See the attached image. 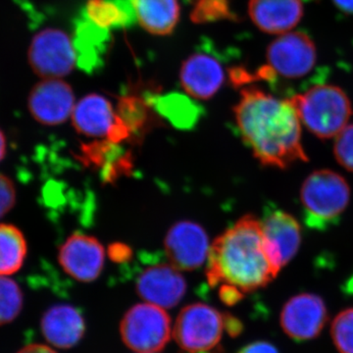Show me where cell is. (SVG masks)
<instances>
[{
	"label": "cell",
	"mask_w": 353,
	"mask_h": 353,
	"mask_svg": "<svg viewBox=\"0 0 353 353\" xmlns=\"http://www.w3.org/2000/svg\"><path fill=\"white\" fill-rule=\"evenodd\" d=\"M331 336L339 353H353V307L341 311L334 318Z\"/></svg>",
	"instance_id": "484cf974"
},
{
	"label": "cell",
	"mask_w": 353,
	"mask_h": 353,
	"mask_svg": "<svg viewBox=\"0 0 353 353\" xmlns=\"http://www.w3.org/2000/svg\"><path fill=\"white\" fill-rule=\"evenodd\" d=\"M17 353H57L52 348L48 347V345H27V347H23L22 350H19Z\"/></svg>",
	"instance_id": "1f68e13d"
},
{
	"label": "cell",
	"mask_w": 353,
	"mask_h": 353,
	"mask_svg": "<svg viewBox=\"0 0 353 353\" xmlns=\"http://www.w3.org/2000/svg\"><path fill=\"white\" fill-rule=\"evenodd\" d=\"M179 271L171 264L148 267L137 281V292L146 303L164 309L175 307L187 292V282Z\"/></svg>",
	"instance_id": "4fadbf2b"
},
{
	"label": "cell",
	"mask_w": 353,
	"mask_h": 353,
	"mask_svg": "<svg viewBox=\"0 0 353 353\" xmlns=\"http://www.w3.org/2000/svg\"><path fill=\"white\" fill-rule=\"evenodd\" d=\"M180 80L188 94L204 101L214 97L222 88L224 69L212 55L194 53L183 62Z\"/></svg>",
	"instance_id": "2e32d148"
},
{
	"label": "cell",
	"mask_w": 353,
	"mask_h": 353,
	"mask_svg": "<svg viewBox=\"0 0 353 353\" xmlns=\"http://www.w3.org/2000/svg\"><path fill=\"white\" fill-rule=\"evenodd\" d=\"M120 334L134 352H161L171 339V319L164 308L148 303L137 304L123 317Z\"/></svg>",
	"instance_id": "5b68a950"
},
{
	"label": "cell",
	"mask_w": 353,
	"mask_h": 353,
	"mask_svg": "<svg viewBox=\"0 0 353 353\" xmlns=\"http://www.w3.org/2000/svg\"><path fill=\"white\" fill-rule=\"evenodd\" d=\"M334 153L338 163L353 173V124H348L334 138Z\"/></svg>",
	"instance_id": "83f0119b"
},
{
	"label": "cell",
	"mask_w": 353,
	"mask_h": 353,
	"mask_svg": "<svg viewBox=\"0 0 353 353\" xmlns=\"http://www.w3.org/2000/svg\"><path fill=\"white\" fill-rule=\"evenodd\" d=\"M7 153V139L6 134L0 129V162L4 159Z\"/></svg>",
	"instance_id": "836d02e7"
},
{
	"label": "cell",
	"mask_w": 353,
	"mask_h": 353,
	"mask_svg": "<svg viewBox=\"0 0 353 353\" xmlns=\"http://www.w3.org/2000/svg\"><path fill=\"white\" fill-rule=\"evenodd\" d=\"M111 30L92 22L83 10L75 23L73 44L77 65L88 74L102 69L110 50Z\"/></svg>",
	"instance_id": "9a60e30c"
},
{
	"label": "cell",
	"mask_w": 353,
	"mask_h": 353,
	"mask_svg": "<svg viewBox=\"0 0 353 353\" xmlns=\"http://www.w3.org/2000/svg\"><path fill=\"white\" fill-rule=\"evenodd\" d=\"M75 108L71 85L59 79H43L28 97L32 117L44 126H57L68 119Z\"/></svg>",
	"instance_id": "30bf717a"
},
{
	"label": "cell",
	"mask_w": 353,
	"mask_h": 353,
	"mask_svg": "<svg viewBox=\"0 0 353 353\" xmlns=\"http://www.w3.org/2000/svg\"><path fill=\"white\" fill-rule=\"evenodd\" d=\"M352 192L343 176L329 169L310 174L301 190V201L309 226H329L347 208Z\"/></svg>",
	"instance_id": "277c9868"
},
{
	"label": "cell",
	"mask_w": 353,
	"mask_h": 353,
	"mask_svg": "<svg viewBox=\"0 0 353 353\" xmlns=\"http://www.w3.org/2000/svg\"><path fill=\"white\" fill-rule=\"evenodd\" d=\"M241 138L260 164L287 169L307 161L303 124L290 99H278L256 87L243 88L234 108Z\"/></svg>",
	"instance_id": "6da1fadb"
},
{
	"label": "cell",
	"mask_w": 353,
	"mask_h": 353,
	"mask_svg": "<svg viewBox=\"0 0 353 353\" xmlns=\"http://www.w3.org/2000/svg\"><path fill=\"white\" fill-rule=\"evenodd\" d=\"M272 261L280 272L296 257L301 245V227L290 213L276 210L261 220Z\"/></svg>",
	"instance_id": "5bb4252c"
},
{
	"label": "cell",
	"mask_w": 353,
	"mask_h": 353,
	"mask_svg": "<svg viewBox=\"0 0 353 353\" xmlns=\"http://www.w3.org/2000/svg\"><path fill=\"white\" fill-rule=\"evenodd\" d=\"M165 252L172 266L178 270L199 269L208 259V234L201 226L190 221L174 225L165 238Z\"/></svg>",
	"instance_id": "8fae6325"
},
{
	"label": "cell",
	"mask_w": 353,
	"mask_h": 353,
	"mask_svg": "<svg viewBox=\"0 0 353 353\" xmlns=\"http://www.w3.org/2000/svg\"><path fill=\"white\" fill-rule=\"evenodd\" d=\"M208 259L209 284L243 294L266 287L280 273L272 261L261 220L253 215L243 216L215 239Z\"/></svg>",
	"instance_id": "7a4b0ae2"
},
{
	"label": "cell",
	"mask_w": 353,
	"mask_h": 353,
	"mask_svg": "<svg viewBox=\"0 0 353 353\" xmlns=\"http://www.w3.org/2000/svg\"><path fill=\"white\" fill-rule=\"evenodd\" d=\"M148 104L137 97H124L118 103L117 115L131 132L138 131L148 117Z\"/></svg>",
	"instance_id": "d4e9b609"
},
{
	"label": "cell",
	"mask_w": 353,
	"mask_h": 353,
	"mask_svg": "<svg viewBox=\"0 0 353 353\" xmlns=\"http://www.w3.org/2000/svg\"><path fill=\"white\" fill-rule=\"evenodd\" d=\"M230 18H234V15L228 6V0H199L192 13V19L196 23Z\"/></svg>",
	"instance_id": "4316f807"
},
{
	"label": "cell",
	"mask_w": 353,
	"mask_h": 353,
	"mask_svg": "<svg viewBox=\"0 0 353 353\" xmlns=\"http://www.w3.org/2000/svg\"><path fill=\"white\" fill-rule=\"evenodd\" d=\"M132 252L124 245H114L110 248L111 259L117 262L126 261L131 257Z\"/></svg>",
	"instance_id": "4dcf8cb0"
},
{
	"label": "cell",
	"mask_w": 353,
	"mask_h": 353,
	"mask_svg": "<svg viewBox=\"0 0 353 353\" xmlns=\"http://www.w3.org/2000/svg\"><path fill=\"white\" fill-rule=\"evenodd\" d=\"M92 22L106 29H127L137 22L132 0H88L85 8Z\"/></svg>",
	"instance_id": "7402d4cb"
},
{
	"label": "cell",
	"mask_w": 353,
	"mask_h": 353,
	"mask_svg": "<svg viewBox=\"0 0 353 353\" xmlns=\"http://www.w3.org/2000/svg\"><path fill=\"white\" fill-rule=\"evenodd\" d=\"M315 44L307 34L289 32L280 34L267 48L268 66L259 72L262 78L278 75L289 80L301 79L314 68Z\"/></svg>",
	"instance_id": "52a82bcc"
},
{
	"label": "cell",
	"mask_w": 353,
	"mask_h": 353,
	"mask_svg": "<svg viewBox=\"0 0 353 353\" xmlns=\"http://www.w3.org/2000/svg\"><path fill=\"white\" fill-rule=\"evenodd\" d=\"M103 246L94 236L74 234L60 248L58 261L65 273L82 283L94 282L103 269Z\"/></svg>",
	"instance_id": "7c38bea8"
},
{
	"label": "cell",
	"mask_w": 353,
	"mask_h": 353,
	"mask_svg": "<svg viewBox=\"0 0 353 353\" xmlns=\"http://www.w3.org/2000/svg\"><path fill=\"white\" fill-rule=\"evenodd\" d=\"M290 101L301 124L321 139L336 138L347 126L352 115L350 99L336 85H314Z\"/></svg>",
	"instance_id": "3957f363"
},
{
	"label": "cell",
	"mask_w": 353,
	"mask_h": 353,
	"mask_svg": "<svg viewBox=\"0 0 353 353\" xmlns=\"http://www.w3.org/2000/svg\"><path fill=\"white\" fill-rule=\"evenodd\" d=\"M41 329L48 343L67 350L82 340L85 332V319L78 308L59 304L46 311L41 317Z\"/></svg>",
	"instance_id": "ac0fdd59"
},
{
	"label": "cell",
	"mask_w": 353,
	"mask_h": 353,
	"mask_svg": "<svg viewBox=\"0 0 353 353\" xmlns=\"http://www.w3.org/2000/svg\"><path fill=\"white\" fill-rule=\"evenodd\" d=\"M328 321L324 301L315 294L303 292L285 303L280 315L283 331L292 340L304 341L317 338Z\"/></svg>",
	"instance_id": "9c48e42d"
},
{
	"label": "cell",
	"mask_w": 353,
	"mask_h": 353,
	"mask_svg": "<svg viewBox=\"0 0 353 353\" xmlns=\"http://www.w3.org/2000/svg\"><path fill=\"white\" fill-rule=\"evenodd\" d=\"M146 101L148 105L152 106L160 115L179 129L189 130L196 126L201 117V106L192 101L188 95L179 92L152 94Z\"/></svg>",
	"instance_id": "44dd1931"
},
{
	"label": "cell",
	"mask_w": 353,
	"mask_h": 353,
	"mask_svg": "<svg viewBox=\"0 0 353 353\" xmlns=\"http://www.w3.org/2000/svg\"><path fill=\"white\" fill-rule=\"evenodd\" d=\"M139 25L157 36H167L180 20L179 0H132Z\"/></svg>",
	"instance_id": "ffe728a7"
},
{
	"label": "cell",
	"mask_w": 353,
	"mask_h": 353,
	"mask_svg": "<svg viewBox=\"0 0 353 353\" xmlns=\"http://www.w3.org/2000/svg\"><path fill=\"white\" fill-rule=\"evenodd\" d=\"M16 187L13 181L0 173V219L8 214L16 204Z\"/></svg>",
	"instance_id": "f1b7e54d"
},
{
	"label": "cell",
	"mask_w": 353,
	"mask_h": 353,
	"mask_svg": "<svg viewBox=\"0 0 353 353\" xmlns=\"http://www.w3.org/2000/svg\"><path fill=\"white\" fill-rule=\"evenodd\" d=\"M27 253V241L19 228L0 224V276H10L19 271Z\"/></svg>",
	"instance_id": "603a6c76"
},
{
	"label": "cell",
	"mask_w": 353,
	"mask_h": 353,
	"mask_svg": "<svg viewBox=\"0 0 353 353\" xmlns=\"http://www.w3.org/2000/svg\"><path fill=\"white\" fill-rule=\"evenodd\" d=\"M116 120L110 102L99 94L83 97L74 108L72 123L79 134L90 138L108 137Z\"/></svg>",
	"instance_id": "d6986e66"
},
{
	"label": "cell",
	"mask_w": 353,
	"mask_h": 353,
	"mask_svg": "<svg viewBox=\"0 0 353 353\" xmlns=\"http://www.w3.org/2000/svg\"><path fill=\"white\" fill-rule=\"evenodd\" d=\"M238 353H280L278 348L268 341H260L250 343Z\"/></svg>",
	"instance_id": "f546056e"
},
{
	"label": "cell",
	"mask_w": 353,
	"mask_h": 353,
	"mask_svg": "<svg viewBox=\"0 0 353 353\" xmlns=\"http://www.w3.org/2000/svg\"><path fill=\"white\" fill-rule=\"evenodd\" d=\"M23 304L20 285L7 276H0V326L13 322L20 315Z\"/></svg>",
	"instance_id": "cb8c5ba5"
},
{
	"label": "cell",
	"mask_w": 353,
	"mask_h": 353,
	"mask_svg": "<svg viewBox=\"0 0 353 353\" xmlns=\"http://www.w3.org/2000/svg\"><path fill=\"white\" fill-rule=\"evenodd\" d=\"M28 59L32 71L43 79L69 75L77 63L73 39L58 29L43 30L32 39Z\"/></svg>",
	"instance_id": "ba28073f"
},
{
	"label": "cell",
	"mask_w": 353,
	"mask_h": 353,
	"mask_svg": "<svg viewBox=\"0 0 353 353\" xmlns=\"http://www.w3.org/2000/svg\"><path fill=\"white\" fill-rule=\"evenodd\" d=\"M333 2L343 12L353 14V0H333Z\"/></svg>",
	"instance_id": "d6a6232c"
},
{
	"label": "cell",
	"mask_w": 353,
	"mask_h": 353,
	"mask_svg": "<svg viewBox=\"0 0 353 353\" xmlns=\"http://www.w3.org/2000/svg\"><path fill=\"white\" fill-rule=\"evenodd\" d=\"M226 323V318L208 304H190L183 307L176 318L173 336L185 352H208L222 339Z\"/></svg>",
	"instance_id": "8992f818"
},
{
	"label": "cell",
	"mask_w": 353,
	"mask_h": 353,
	"mask_svg": "<svg viewBox=\"0 0 353 353\" xmlns=\"http://www.w3.org/2000/svg\"><path fill=\"white\" fill-rule=\"evenodd\" d=\"M248 14L260 31L280 36L299 24L303 6L301 0H250Z\"/></svg>",
	"instance_id": "e0dca14e"
}]
</instances>
